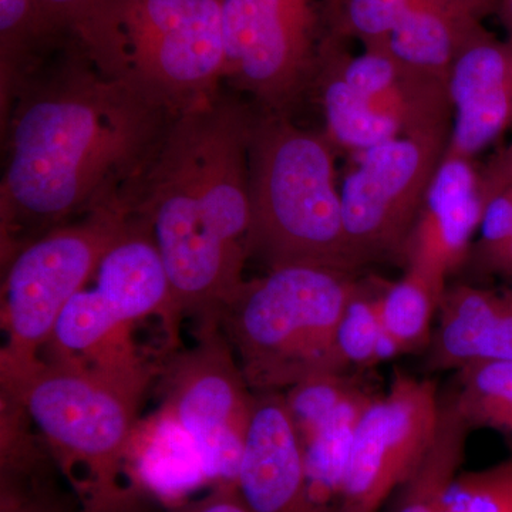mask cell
<instances>
[{
    "mask_svg": "<svg viewBox=\"0 0 512 512\" xmlns=\"http://www.w3.org/2000/svg\"><path fill=\"white\" fill-rule=\"evenodd\" d=\"M471 427L458 412L453 390L441 394L433 443L410 477L390 498L389 512H444L448 491L466 460Z\"/></svg>",
    "mask_w": 512,
    "mask_h": 512,
    "instance_id": "obj_23",
    "label": "cell"
},
{
    "mask_svg": "<svg viewBox=\"0 0 512 512\" xmlns=\"http://www.w3.org/2000/svg\"><path fill=\"white\" fill-rule=\"evenodd\" d=\"M121 79L177 113L210 100L224 84L222 0H123Z\"/></svg>",
    "mask_w": 512,
    "mask_h": 512,
    "instance_id": "obj_7",
    "label": "cell"
},
{
    "mask_svg": "<svg viewBox=\"0 0 512 512\" xmlns=\"http://www.w3.org/2000/svg\"><path fill=\"white\" fill-rule=\"evenodd\" d=\"M343 72L370 109L402 136L450 133L453 107L447 82L403 62L389 45L343 53Z\"/></svg>",
    "mask_w": 512,
    "mask_h": 512,
    "instance_id": "obj_16",
    "label": "cell"
},
{
    "mask_svg": "<svg viewBox=\"0 0 512 512\" xmlns=\"http://www.w3.org/2000/svg\"><path fill=\"white\" fill-rule=\"evenodd\" d=\"M480 237L471 248L470 258L480 268L510 239L512 234V185L493 195L484 204L480 224Z\"/></svg>",
    "mask_w": 512,
    "mask_h": 512,
    "instance_id": "obj_31",
    "label": "cell"
},
{
    "mask_svg": "<svg viewBox=\"0 0 512 512\" xmlns=\"http://www.w3.org/2000/svg\"><path fill=\"white\" fill-rule=\"evenodd\" d=\"M481 269H484L485 272H490V274L504 275L512 278V234L510 239L505 242L504 247Z\"/></svg>",
    "mask_w": 512,
    "mask_h": 512,
    "instance_id": "obj_34",
    "label": "cell"
},
{
    "mask_svg": "<svg viewBox=\"0 0 512 512\" xmlns=\"http://www.w3.org/2000/svg\"><path fill=\"white\" fill-rule=\"evenodd\" d=\"M409 0H323L330 33L363 49L387 46Z\"/></svg>",
    "mask_w": 512,
    "mask_h": 512,
    "instance_id": "obj_29",
    "label": "cell"
},
{
    "mask_svg": "<svg viewBox=\"0 0 512 512\" xmlns=\"http://www.w3.org/2000/svg\"><path fill=\"white\" fill-rule=\"evenodd\" d=\"M512 185V140L500 148L480 168V194L483 205L504 188Z\"/></svg>",
    "mask_w": 512,
    "mask_h": 512,
    "instance_id": "obj_32",
    "label": "cell"
},
{
    "mask_svg": "<svg viewBox=\"0 0 512 512\" xmlns=\"http://www.w3.org/2000/svg\"><path fill=\"white\" fill-rule=\"evenodd\" d=\"M167 512H249L238 487H215L200 498L171 508Z\"/></svg>",
    "mask_w": 512,
    "mask_h": 512,
    "instance_id": "obj_33",
    "label": "cell"
},
{
    "mask_svg": "<svg viewBox=\"0 0 512 512\" xmlns=\"http://www.w3.org/2000/svg\"><path fill=\"white\" fill-rule=\"evenodd\" d=\"M348 40L330 35L323 46L313 89L325 117V136L338 150L355 154L402 136L397 127L375 111L353 89L343 72Z\"/></svg>",
    "mask_w": 512,
    "mask_h": 512,
    "instance_id": "obj_21",
    "label": "cell"
},
{
    "mask_svg": "<svg viewBox=\"0 0 512 512\" xmlns=\"http://www.w3.org/2000/svg\"><path fill=\"white\" fill-rule=\"evenodd\" d=\"M131 204L113 202L50 229L6 262L0 367L39 359L70 299L92 281L101 259L130 227ZM3 265V266H5Z\"/></svg>",
    "mask_w": 512,
    "mask_h": 512,
    "instance_id": "obj_6",
    "label": "cell"
},
{
    "mask_svg": "<svg viewBox=\"0 0 512 512\" xmlns=\"http://www.w3.org/2000/svg\"><path fill=\"white\" fill-rule=\"evenodd\" d=\"M437 316L426 349L430 372H457L478 360H512V284L447 286Z\"/></svg>",
    "mask_w": 512,
    "mask_h": 512,
    "instance_id": "obj_17",
    "label": "cell"
},
{
    "mask_svg": "<svg viewBox=\"0 0 512 512\" xmlns=\"http://www.w3.org/2000/svg\"><path fill=\"white\" fill-rule=\"evenodd\" d=\"M238 491L249 512H312L305 450L284 392L256 393Z\"/></svg>",
    "mask_w": 512,
    "mask_h": 512,
    "instance_id": "obj_14",
    "label": "cell"
},
{
    "mask_svg": "<svg viewBox=\"0 0 512 512\" xmlns=\"http://www.w3.org/2000/svg\"><path fill=\"white\" fill-rule=\"evenodd\" d=\"M483 211L480 168L471 158L444 154L404 249L406 266L447 285L470 258Z\"/></svg>",
    "mask_w": 512,
    "mask_h": 512,
    "instance_id": "obj_13",
    "label": "cell"
},
{
    "mask_svg": "<svg viewBox=\"0 0 512 512\" xmlns=\"http://www.w3.org/2000/svg\"><path fill=\"white\" fill-rule=\"evenodd\" d=\"M255 399L220 323L200 325L197 345L165 373L163 407L197 444L211 488L238 487Z\"/></svg>",
    "mask_w": 512,
    "mask_h": 512,
    "instance_id": "obj_11",
    "label": "cell"
},
{
    "mask_svg": "<svg viewBox=\"0 0 512 512\" xmlns=\"http://www.w3.org/2000/svg\"><path fill=\"white\" fill-rule=\"evenodd\" d=\"M450 136H400L355 154L340 198L349 248L360 268L404 255Z\"/></svg>",
    "mask_w": 512,
    "mask_h": 512,
    "instance_id": "obj_10",
    "label": "cell"
},
{
    "mask_svg": "<svg viewBox=\"0 0 512 512\" xmlns=\"http://www.w3.org/2000/svg\"><path fill=\"white\" fill-rule=\"evenodd\" d=\"M453 127L446 154L474 160L512 126V45L485 30L451 66Z\"/></svg>",
    "mask_w": 512,
    "mask_h": 512,
    "instance_id": "obj_15",
    "label": "cell"
},
{
    "mask_svg": "<svg viewBox=\"0 0 512 512\" xmlns=\"http://www.w3.org/2000/svg\"><path fill=\"white\" fill-rule=\"evenodd\" d=\"M180 113L100 72L73 40L47 60L2 121L3 265L50 229L133 201Z\"/></svg>",
    "mask_w": 512,
    "mask_h": 512,
    "instance_id": "obj_1",
    "label": "cell"
},
{
    "mask_svg": "<svg viewBox=\"0 0 512 512\" xmlns=\"http://www.w3.org/2000/svg\"><path fill=\"white\" fill-rule=\"evenodd\" d=\"M37 0H0V117L8 116L23 84L73 42Z\"/></svg>",
    "mask_w": 512,
    "mask_h": 512,
    "instance_id": "obj_22",
    "label": "cell"
},
{
    "mask_svg": "<svg viewBox=\"0 0 512 512\" xmlns=\"http://www.w3.org/2000/svg\"><path fill=\"white\" fill-rule=\"evenodd\" d=\"M336 148L292 116L255 109L249 141L247 251L271 269L308 265L360 274L343 224Z\"/></svg>",
    "mask_w": 512,
    "mask_h": 512,
    "instance_id": "obj_4",
    "label": "cell"
},
{
    "mask_svg": "<svg viewBox=\"0 0 512 512\" xmlns=\"http://www.w3.org/2000/svg\"><path fill=\"white\" fill-rule=\"evenodd\" d=\"M382 285L360 279L340 319L336 346L346 372L370 369L400 356L380 320L377 295Z\"/></svg>",
    "mask_w": 512,
    "mask_h": 512,
    "instance_id": "obj_27",
    "label": "cell"
},
{
    "mask_svg": "<svg viewBox=\"0 0 512 512\" xmlns=\"http://www.w3.org/2000/svg\"><path fill=\"white\" fill-rule=\"evenodd\" d=\"M123 0H37L43 10L83 47L94 66L121 77L119 10Z\"/></svg>",
    "mask_w": 512,
    "mask_h": 512,
    "instance_id": "obj_25",
    "label": "cell"
},
{
    "mask_svg": "<svg viewBox=\"0 0 512 512\" xmlns=\"http://www.w3.org/2000/svg\"><path fill=\"white\" fill-rule=\"evenodd\" d=\"M444 512H512V456L481 470L461 471Z\"/></svg>",
    "mask_w": 512,
    "mask_h": 512,
    "instance_id": "obj_30",
    "label": "cell"
},
{
    "mask_svg": "<svg viewBox=\"0 0 512 512\" xmlns=\"http://www.w3.org/2000/svg\"><path fill=\"white\" fill-rule=\"evenodd\" d=\"M224 84L256 110L292 116L332 35L323 0H222Z\"/></svg>",
    "mask_w": 512,
    "mask_h": 512,
    "instance_id": "obj_9",
    "label": "cell"
},
{
    "mask_svg": "<svg viewBox=\"0 0 512 512\" xmlns=\"http://www.w3.org/2000/svg\"><path fill=\"white\" fill-rule=\"evenodd\" d=\"M127 464L141 495L167 510L192 500L202 488H211L197 444L163 406L138 420Z\"/></svg>",
    "mask_w": 512,
    "mask_h": 512,
    "instance_id": "obj_18",
    "label": "cell"
},
{
    "mask_svg": "<svg viewBox=\"0 0 512 512\" xmlns=\"http://www.w3.org/2000/svg\"><path fill=\"white\" fill-rule=\"evenodd\" d=\"M255 107L231 90L175 119L131 211L150 231L181 316L220 322L249 259V141Z\"/></svg>",
    "mask_w": 512,
    "mask_h": 512,
    "instance_id": "obj_2",
    "label": "cell"
},
{
    "mask_svg": "<svg viewBox=\"0 0 512 512\" xmlns=\"http://www.w3.org/2000/svg\"><path fill=\"white\" fill-rule=\"evenodd\" d=\"M500 0H409L390 50L417 69L448 79L457 57L485 30Z\"/></svg>",
    "mask_w": 512,
    "mask_h": 512,
    "instance_id": "obj_19",
    "label": "cell"
},
{
    "mask_svg": "<svg viewBox=\"0 0 512 512\" xmlns=\"http://www.w3.org/2000/svg\"><path fill=\"white\" fill-rule=\"evenodd\" d=\"M357 376L350 372L323 373L285 390L286 407L302 446H306L350 400L370 389Z\"/></svg>",
    "mask_w": 512,
    "mask_h": 512,
    "instance_id": "obj_28",
    "label": "cell"
},
{
    "mask_svg": "<svg viewBox=\"0 0 512 512\" xmlns=\"http://www.w3.org/2000/svg\"><path fill=\"white\" fill-rule=\"evenodd\" d=\"M447 286L412 266H406L402 278L382 285L377 295L380 320L400 355L427 349Z\"/></svg>",
    "mask_w": 512,
    "mask_h": 512,
    "instance_id": "obj_24",
    "label": "cell"
},
{
    "mask_svg": "<svg viewBox=\"0 0 512 512\" xmlns=\"http://www.w3.org/2000/svg\"><path fill=\"white\" fill-rule=\"evenodd\" d=\"M360 274L292 265L249 279L222 309L220 328L255 393L345 373L336 335Z\"/></svg>",
    "mask_w": 512,
    "mask_h": 512,
    "instance_id": "obj_5",
    "label": "cell"
},
{
    "mask_svg": "<svg viewBox=\"0 0 512 512\" xmlns=\"http://www.w3.org/2000/svg\"><path fill=\"white\" fill-rule=\"evenodd\" d=\"M175 328L170 282L150 231L133 214L123 237L57 320L46 349L60 359L110 366L137 356L131 328L147 316Z\"/></svg>",
    "mask_w": 512,
    "mask_h": 512,
    "instance_id": "obj_8",
    "label": "cell"
},
{
    "mask_svg": "<svg viewBox=\"0 0 512 512\" xmlns=\"http://www.w3.org/2000/svg\"><path fill=\"white\" fill-rule=\"evenodd\" d=\"M433 379L396 370L357 424L339 512H380L419 466L439 426Z\"/></svg>",
    "mask_w": 512,
    "mask_h": 512,
    "instance_id": "obj_12",
    "label": "cell"
},
{
    "mask_svg": "<svg viewBox=\"0 0 512 512\" xmlns=\"http://www.w3.org/2000/svg\"><path fill=\"white\" fill-rule=\"evenodd\" d=\"M495 15L505 30V40L512 45V0H500Z\"/></svg>",
    "mask_w": 512,
    "mask_h": 512,
    "instance_id": "obj_35",
    "label": "cell"
},
{
    "mask_svg": "<svg viewBox=\"0 0 512 512\" xmlns=\"http://www.w3.org/2000/svg\"><path fill=\"white\" fill-rule=\"evenodd\" d=\"M2 393L20 404L83 512H146L127 454L147 369L106 370L55 357L0 367Z\"/></svg>",
    "mask_w": 512,
    "mask_h": 512,
    "instance_id": "obj_3",
    "label": "cell"
},
{
    "mask_svg": "<svg viewBox=\"0 0 512 512\" xmlns=\"http://www.w3.org/2000/svg\"><path fill=\"white\" fill-rule=\"evenodd\" d=\"M458 412L473 429L512 434V360H478L457 370L451 387Z\"/></svg>",
    "mask_w": 512,
    "mask_h": 512,
    "instance_id": "obj_26",
    "label": "cell"
},
{
    "mask_svg": "<svg viewBox=\"0 0 512 512\" xmlns=\"http://www.w3.org/2000/svg\"><path fill=\"white\" fill-rule=\"evenodd\" d=\"M29 421L9 417L0 436V512H83L73 491L57 480L45 441L29 434Z\"/></svg>",
    "mask_w": 512,
    "mask_h": 512,
    "instance_id": "obj_20",
    "label": "cell"
}]
</instances>
